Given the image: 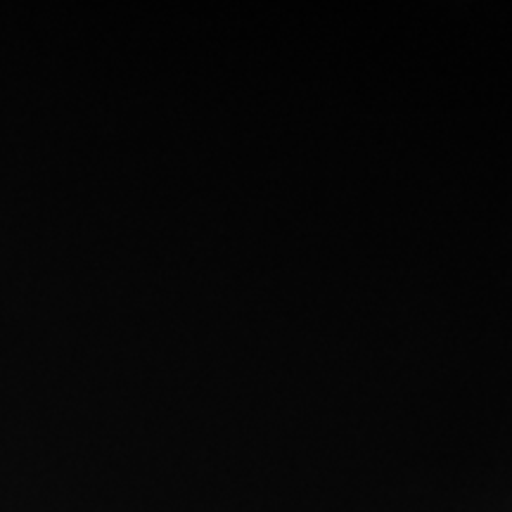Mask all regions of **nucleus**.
Listing matches in <instances>:
<instances>
[]
</instances>
